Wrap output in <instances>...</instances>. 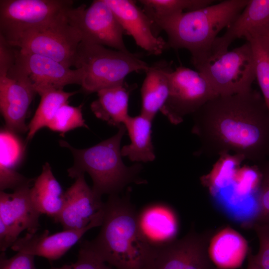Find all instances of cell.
<instances>
[{
  "label": "cell",
  "instance_id": "obj_23",
  "mask_svg": "<svg viewBox=\"0 0 269 269\" xmlns=\"http://www.w3.org/2000/svg\"><path fill=\"white\" fill-rule=\"evenodd\" d=\"M249 251L246 239L229 227L213 236L208 248L210 258L219 269L241 267Z\"/></svg>",
  "mask_w": 269,
  "mask_h": 269
},
{
  "label": "cell",
  "instance_id": "obj_26",
  "mask_svg": "<svg viewBox=\"0 0 269 269\" xmlns=\"http://www.w3.org/2000/svg\"><path fill=\"white\" fill-rule=\"evenodd\" d=\"M77 93L54 89L38 91L40 102L28 125L26 141L30 140L41 129L47 127L60 107L68 103V99Z\"/></svg>",
  "mask_w": 269,
  "mask_h": 269
},
{
  "label": "cell",
  "instance_id": "obj_20",
  "mask_svg": "<svg viewBox=\"0 0 269 269\" xmlns=\"http://www.w3.org/2000/svg\"><path fill=\"white\" fill-rule=\"evenodd\" d=\"M171 64L160 60L149 65L140 88V115L153 121L165 105L169 95Z\"/></svg>",
  "mask_w": 269,
  "mask_h": 269
},
{
  "label": "cell",
  "instance_id": "obj_27",
  "mask_svg": "<svg viewBox=\"0 0 269 269\" xmlns=\"http://www.w3.org/2000/svg\"><path fill=\"white\" fill-rule=\"evenodd\" d=\"M246 39L252 48L256 78L269 112V37L251 36Z\"/></svg>",
  "mask_w": 269,
  "mask_h": 269
},
{
  "label": "cell",
  "instance_id": "obj_21",
  "mask_svg": "<svg viewBox=\"0 0 269 269\" xmlns=\"http://www.w3.org/2000/svg\"><path fill=\"white\" fill-rule=\"evenodd\" d=\"M136 87L135 84L130 85L125 81L100 90L97 92V98L91 104L92 112L98 119L119 128L124 125L130 116V95Z\"/></svg>",
  "mask_w": 269,
  "mask_h": 269
},
{
  "label": "cell",
  "instance_id": "obj_4",
  "mask_svg": "<svg viewBox=\"0 0 269 269\" xmlns=\"http://www.w3.org/2000/svg\"><path fill=\"white\" fill-rule=\"evenodd\" d=\"M112 137L89 148L77 149L61 139L60 145L68 148L74 158V163L67 170L68 176L75 179L88 173L93 181L92 190L97 196L119 194L131 183H146L139 174L142 166L140 163L126 165L121 153V143L127 131L124 125L118 128Z\"/></svg>",
  "mask_w": 269,
  "mask_h": 269
},
{
  "label": "cell",
  "instance_id": "obj_3",
  "mask_svg": "<svg viewBox=\"0 0 269 269\" xmlns=\"http://www.w3.org/2000/svg\"><path fill=\"white\" fill-rule=\"evenodd\" d=\"M248 0H225L215 4L166 17H149L157 33L167 34V48L185 49L196 68L212 55L219 33L228 27Z\"/></svg>",
  "mask_w": 269,
  "mask_h": 269
},
{
  "label": "cell",
  "instance_id": "obj_9",
  "mask_svg": "<svg viewBox=\"0 0 269 269\" xmlns=\"http://www.w3.org/2000/svg\"><path fill=\"white\" fill-rule=\"evenodd\" d=\"M70 0H0V37L8 44L72 6Z\"/></svg>",
  "mask_w": 269,
  "mask_h": 269
},
{
  "label": "cell",
  "instance_id": "obj_1",
  "mask_svg": "<svg viewBox=\"0 0 269 269\" xmlns=\"http://www.w3.org/2000/svg\"><path fill=\"white\" fill-rule=\"evenodd\" d=\"M192 115L197 155L232 152L255 164L269 158V112L258 91L218 96Z\"/></svg>",
  "mask_w": 269,
  "mask_h": 269
},
{
  "label": "cell",
  "instance_id": "obj_13",
  "mask_svg": "<svg viewBox=\"0 0 269 269\" xmlns=\"http://www.w3.org/2000/svg\"><path fill=\"white\" fill-rule=\"evenodd\" d=\"M104 205L81 174L64 192L63 207L54 222L60 223L63 230L83 229L103 213Z\"/></svg>",
  "mask_w": 269,
  "mask_h": 269
},
{
  "label": "cell",
  "instance_id": "obj_28",
  "mask_svg": "<svg viewBox=\"0 0 269 269\" xmlns=\"http://www.w3.org/2000/svg\"><path fill=\"white\" fill-rule=\"evenodd\" d=\"M148 16L166 17L200 9L212 4V0H140Z\"/></svg>",
  "mask_w": 269,
  "mask_h": 269
},
{
  "label": "cell",
  "instance_id": "obj_33",
  "mask_svg": "<svg viewBox=\"0 0 269 269\" xmlns=\"http://www.w3.org/2000/svg\"><path fill=\"white\" fill-rule=\"evenodd\" d=\"M34 256L20 252L10 258L5 252L0 255V269H37L34 264Z\"/></svg>",
  "mask_w": 269,
  "mask_h": 269
},
{
  "label": "cell",
  "instance_id": "obj_19",
  "mask_svg": "<svg viewBox=\"0 0 269 269\" xmlns=\"http://www.w3.org/2000/svg\"><path fill=\"white\" fill-rule=\"evenodd\" d=\"M141 231L154 248L162 246L176 239L178 230L174 212L166 205L156 203L138 212Z\"/></svg>",
  "mask_w": 269,
  "mask_h": 269
},
{
  "label": "cell",
  "instance_id": "obj_5",
  "mask_svg": "<svg viewBox=\"0 0 269 269\" xmlns=\"http://www.w3.org/2000/svg\"><path fill=\"white\" fill-rule=\"evenodd\" d=\"M74 66L83 73L82 91L89 94L122 84L133 72H145L149 65L137 54L80 42Z\"/></svg>",
  "mask_w": 269,
  "mask_h": 269
},
{
  "label": "cell",
  "instance_id": "obj_34",
  "mask_svg": "<svg viewBox=\"0 0 269 269\" xmlns=\"http://www.w3.org/2000/svg\"><path fill=\"white\" fill-rule=\"evenodd\" d=\"M248 256V264L247 269H263L254 260L251 250H249Z\"/></svg>",
  "mask_w": 269,
  "mask_h": 269
},
{
  "label": "cell",
  "instance_id": "obj_2",
  "mask_svg": "<svg viewBox=\"0 0 269 269\" xmlns=\"http://www.w3.org/2000/svg\"><path fill=\"white\" fill-rule=\"evenodd\" d=\"M129 192L109 196L98 235L80 242V247L117 269H148L154 247L141 231Z\"/></svg>",
  "mask_w": 269,
  "mask_h": 269
},
{
  "label": "cell",
  "instance_id": "obj_12",
  "mask_svg": "<svg viewBox=\"0 0 269 269\" xmlns=\"http://www.w3.org/2000/svg\"><path fill=\"white\" fill-rule=\"evenodd\" d=\"M15 48L14 62L6 75L27 79L37 93L44 89L63 90L70 84L81 85L83 73L80 69H72L50 58Z\"/></svg>",
  "mask_w": 269,
  "mask_h": 269
},
{
  "label": "cell",
  "instance_id": "obj_10",
  "mask_svg": "<svg viewBox=\"0 0 269 269\" xmlns=\"http://www.w3.org/2000/svg\"><path fill=\"white\" fill-rule=\"evenodd\" d=\"M217 96L202 73L180 66L170 74L169 95L160 112L171 124L178 125Z\"/></svg>",
  "mask_w": 269,
  "mask_h": 269
},
{
  "label": "cell",
  "instance_id": "obj_24",
  "mask_svg": "<svg viewBox=\"0 0 269 269\" xmlns=\"http://www.w3.org/2000/svg\"><path fill=\"white\" fill-rule=\"evenodd\" d=\"M33 204L41 213L56 219L64 204V192L54 176L49 163L45 162L40 174L34 179L30 189Z\"/></svg>",
  "mask_w": 269,
  "mask_h": 269
},
{
  "label": "cell",
  "instance_id": "obj_18",
  "mask_svg": "<svg viewBox=\"0 0 269 269\" xmlns=\"http://www.w3.org/2000/svg\"><path fill=\"white\" fill-rule=\"evenodd\" d=\"M256 36L269 37V0H248L224 34L216 38L212 55L228 51L230 45L238 38Z\"/></svg>",
  "mask_w": 269,
  "mask_h": 269
},
{
  "label": "cell",
  "instance_id": "obj_15",
  "mask_svg": "<svg viewBox=\"0 0 269 269\" xmlns=\"http://www.w3.org/2000/svg\"><path fill=\"white\" fill-rule=\"evenodd\" d=\"M36 94L27 79L18 76H0V110L6 129L15 134L28 133L26 117Z\"/></svg>",
  "mask_w": 269,
  "mask_h": 269
},
{
  "label": "cell",
  "instance_id": "obj_11",
  "mask_svg": "<svg viewBox=\"0 0 269 269\" xmlns=\"http://www.w3.org/2000/svg\"><path fill=\"white\" fill-rule=\"evenodd\" d=\"M212 230L199 233L194 227L183 238L154 248L148 269H219L208 248Z\"/></svg>",
  "mask_w": 269,
  "mask_h": 269
},
{
  "label": "cell",
  "instance_id": "obj_22",
  "mask_svg": "<svg viewBox=\"0 0 269 269\" xmlns=\"http://www.w3.org/2000/svg\"><path fill=\"white\" fill-rule=\"evenodd\" d=\"M0 190H15L30 180L18 173L16 168L23 158L25 146L17 135L5 128L0 133Z\"/></svg>",
  "mask_w": 269,
  "mask_h": 269
},
{
  "label": "cell",
  "instance_id": "obj_6",
  "mask_svg": "<svg viewBox=\"0 0 269 269\" xmlns=\"http://www.w3.org/2000/svg\"><path fill=\"white\" fill-rule=\"evenodd\" d=\"M195 68L207 79L217 96L250 91L256 79L252 50L248 41L230 51L212 55Z\"/></svg>",
  "mask_w": 269,
  "mask_h": 269
},
{
  "label": "cell",
  "instance_id": "obj_16",
  "mask_svg": "<svg viewBox=\"0 0 269 269\" xmlns=\"http://www.w3.org/2000/svg\"><path fill=\"white\" fill-rule=\"evenodd\" d=\"M103 213L83 229L63 230L50 235L48 230L38 234L27 233L24 237L18 238L11 248L14 251L43 257L49 261L58 260L75 245L88 230L101 226Z\"/></svg>",
  "mask_w": 269,
  "mask_h": 269
},
{
  "label": "cell",
  "instance_id": "obj_7",
  "mask_svg": "<svg viewBox=\"0 0 269 269\" xmlns=\"http://www.w3.org/2000/svg\"><path fill=\"white\" fill-rule=\"evenodd\" d=\"M64 11L48 23L24 32L9 44L23 52L50 58L67 67L74 66L81 39L68 23Z\"/></svg>",
  "mask_w": 269,
  "mask_h": 269
},
{
  "label": "cell",
  "instance_id": "obj_30",
  "mask_svg": "<svg viewBox=\"0 0 269 269\" xmlns=\"http://www.w3.org/2000/svg\"><path fill=\"white\" fill-rule=\"evenodd\" d=\"M83 105L78 107L63 105L58 110L47 128L54 132H58L64 136L65 134L78 128L89 129L85 123L82 112Z\"/></svg>",
  "mask_w": 269,
  "mask_h": 269
},
{
  "label": "cell",
  "instance_id": "obj_31",
  "mask_svg": "<svg viewBox=\"0 0 269 269\" xmlns=\"http://www.w3.org/2000/svg\"><path fill=\"white\" fill-rule=\"evenodd\" d=\"M255 230L259 241L258 253L252 257L263 269H269V225L253 223L250 225Z\"/></svg>",
  "mask_w": 269,
  "mask_h": 269
},
{
  "label": "cell",
  "instance_id": "obj_14",
  "mask_svg": "<svg viewBox=\"0 0 269 269\" xmlns=\"http://www.w3.org/2000/svg\"><path fill=\"white\" fill-rule=\"evenodd\" d=\"M111 8L125 34L150 55H159L167 49V43L158 36L154 25L143 8L132 0H105Z\"/></svg>",
  "mask_w": 269,
  "mask_h": 269
},
{
  "label": "cell",
  "instance_id": "obj_8",
  "mask_svg": "<svg viewBox=\"0 0 269 269\" xmlns=\"http://www.w3.org/2000/svg\"><path fill=\"white\" fill-rule=\"evenodd\" d=\"M64 15L77 32L81 42L129 51L123 39L124 30L105 0H94L89 6H72L64 11Z\"/></svg>",
  "mask_w": 269,
  "mask_h": 269
},
{
  "label": "cell",
  "instance_id": "obj_29",
  "mask_svg": "<svg viewBox=\"0 0 269 269\" xmlns=\"http://www.w3.org/2000/svg\"><path fill=\"white\" fill-rule=\"evenodd\" d=\"M256 165L259 174L255 198L256 211L250 224L269 225V158Z\"/></svg>",
  "mask_w": 269,
  "mask_h": 269
},
{
  "label": "cell",
  "instance_id": "obj_25",
  "mask_svg": "<svg viewBox=\"0 0 269 269\" xmlns=\"http://www.w3.org/2000/svg\"><path fill=\"white\" fill-rule=\"evenodd\" d=\"M152 121L141 115L129 116L124 124L129 135L131 143L121 148L123 157L136 163L148 162L155 158L152 142Z\"/></svg>",
  "mask_w": 269,
  "mask_h": 269
},
{
  "label": "cell",
  "instance_id": "obj_17",
  "mask_svg": "<svg viewBox=\"0 0 269 269\" xmlns=\"http://www.w3.org/2000/svg\"><path fill=\"white\" fill-rule=\"evenodd\" d=\"M31 186H23L12 193L0 191V220L5 225L14 243L23 231L34 234L40 227L39 218L41 214L31 201Z\"/></svg>",
  "mask_w": 269,
  "mask_h": 269
},
{
  "label": "cell",
  "instance_id": "obj_32",
  "mask_svg": "<svg viewBox=\"0 0 269 269\" xmlns=\"http://www.w3.org/2000/svg\"><path fill=\"white\" fill-rule=\"evenodd\" d=\"M49 269H113L90 252L80 247L77 261L60 267Z\"/></svg>",
  "mask_w": 269,
  "mask_h": 269
}]
</instances>
